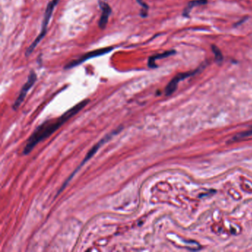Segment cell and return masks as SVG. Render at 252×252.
I'll list each match as a JSON object with an SVG mask.
<instances>
[{
  "instance_id": "5",
  "label": "cell",
  "mask_w": 252,
  "mask_h": 252,
  "mask_svg": "<svg viewBox=\"0 0 252 252\" xmlns=\"http://www.w3.org/2000/svg\"><path fill=\"white\" fill-rule=\"evenodd\" d=\"M36 73H35L33 70H31L30 72V73H29L28 78H27V81H26V83L23 85V87H22V90H21L20 91V93H19V96H18L17 99L16 100L14 105H13V109H14V110H17V109H19L20 105L22 104V103L23 102L24 100H25L28 91L30 90V89L33 86V85H34L35 82L36 81Z\"/></svg>"
},
{
  "instance_id": "9",
  "label": "cell",
  "mask_w": 252,
  "mask_h": 252,
  "mask_svg": "<svg viewBox=\"0 0 252 252\" xmlns=\"http://www.w3.org/2000/svg\"><path fill=\"white\" fill-rule=\"evenodd\" d=\"M206 3H207V0H194V1L190 2L188 4V5H187V7L186 8V9L184 10L183 15L184 17H188L189 14L191 10L194 7L197 5H206Z\"/></svg>"
},
{
  "instance_id": "2",
  "label": "cell",
  "mask_w": 252,
  "mask_h": 252,
  "mask_svg": "<svg viewBox=\"0 0 252 252\" xmlns=\"http://www.w3.org/2000/svg\"><path fill=\"white\" fill-rule=\"evenodd\" d=\"M59 2H60V0H51V1L48 3V5H47L46 10H45V15H44L42 23H41V31H40V33L38 35V36H37L36 38H35V39L33 41V42L32 43L31 45L29 46V48L27 49L26 52H25V56H26V57H28V56H30V55H31V53L34 51L35 48L37 47V45L39 44L40 41L43 39L44 37L46 35L47 31H48V24H49L50 21H51L53 11H54L56 5H57Z\"/></svg>"
},
{
  "instance_id": "8",
  "label": "cell",
  "mask_w": 252,
  "mask_h": 252,
  "mask_svg": "<svg viewBox=\"0 0 252 252\" xmlns=\"http://www.w3.org/2000/svg\"><path fill=\"white\" fill-rule=\"evenodd\" d=\"M176 53V51L174 50H171V51H166V52L163 53H159V54H155L154 56H152L149 58L148 59V67L149 68H157L158 65L156 64L155 61L157 59H164V58L169 57V56H172Z\"/></svg>"
},
{
  "instance_id": "3",
  "label": "cell",
  "mask_w": 252,
  "mask_h": 252,
  "mask_svg": "<svg viewBox=\"0 0 252 252\" xmlns=\"http://www.w3.org/2000/svg\"><path fill=\"white\" fill-rule=\"evenodd\" d=\"M114 49L115 47H107V48H99V49H97L95 50V51L86 53H85V54L81 55L78 59L70 61L68 64H67L64 66V68L65 69V70H69V69L73 68V67L80 65L82 63L85 62V61L87 60H90V59H93V58H96L98 57V56H104L105 54H107V53L112 51Z\"/></svg>"
},
{
  "instance_id": "1",
  "label": "cell",
  "mask_w": 252,
  "mask_h": 252,
  "mask_svg": "<svg viewBox=\"0 0 252 252\" xmlns=\"http://www.w3.org/2000/svg\"><path fill=\"white\" fill-rule=\"evenodd\" d=\"M89 101H90L88 99L84 100L81 102L78 103V104L75 105L73 107L67 110V112L64 113L62 115L58 118L52 121H48L41 124V126H39L27 140L26 146L23 150L24 154H29L32 151V149L35 147V145H37L39 142L42 141V140L48 138V137L51 136L67 120H69L70 118L77 114L79 111L81 110L88 104Z\"/></svg>"
},
{
  "instance_id": "4",
  "label": "cell",
  "mask_w": 252,
  "mask_h": 252,
  "mask_svg": "<svg viewBox=\"0 0 252 252\" xmlns=\"http://www.w3.org/2000/svg\"><path fill=\"white\" fill-rule=\"evenodd\" d=\"M122 129H123V127H118V129H116L115 130H114V131H112V132H111L110 133H109V134H107V135H105V136L104 137V138H102V139H101V140H99V141L98 142V143H96V145H94V146H93V148L91 149L90 150V151L88 152V153H87V155L85 156V159H84V161H82L81 162V164H80V166H78V168H77L76 169V170L75 171V172H73V174H72V175L70 176V177H69V179L68 180H67V181H66V183H64V186H62V188H61V191L62 189H64V186H66L67 185V183L69 182V180H70L71 178H72V177H73V175H74V174L75 173H76L77 172H78V169H80L81 167L82 166L84 165V164H85V163L87 162V161H88L90 159V158H92V157H93V155H94L95 154H96V153L97 152V151H98V149H99L100 147H101V146H102L103 144H104L105 143H106V142L108 141V140H109L111 139V138H112L113 136H114V135H117V134H118L119 132H121V131L122 130ZM60 191V192H61Z\"/></svg>"
},
{
  "instance_id": "6",
  "label": "cell",
  "mask_w": 252,
  "mask_h": 252,
  "mask_svg": "<svg viewBox=\"0 0 252 252\" xmlns=\"http://www.w3.org/2000/svg\"><path fill=\"white\" fill-rule=\"evenodd\" d=\"M200 70V68H198L195 70L189 71V72H181V73L177 74L176 76H174V78L171 80V81L169 82L167 86H166L165 89V94L166 96H170V95H172L176 90L177 85H178V83L180 81L183 80V79L186 78H189V77L192 76V75H195V74L198 73Z\"/></svg>"
},
{
  "instance_id": "7",
  "label": "cell",
  "mask_w": 252,
  "mask_h": 252,
  "mask_svg": "<svg viewBox=\"0 0 252 252\" xmlns=\"http://www.w3.org/2000/svg\"><path fill=\"white\" fill-rule=\"evenodd\" d=\"M98 4H99L100 8L101 11V15L100 17L99 21H98V27L101 30H104L106 25H107L109 16L111 15V13H112V8L108 3L105 2L104 1L99 0Z\"/></svg>"
},
{
  "instance_id": "12",
  "label": "cell",
  "mask_w": 252,
  "mask_h": 252,
  "mask_svg": "<svg viewBox=\"0 0 252 252\" xmlns=\"http://www.w3.org/2000/svg\"><path fill=\"white\" fill-rule=\"evenodd\" d=\"M251 135H252V130L246 131V132H240V133H238L237 135H236L235 138H234V139L239 140V139H240V138H246V137L251 136Z\"/></svg>"
},
{
  "instance_id": "10",
  "label": "cell",
  "mask_w": 252,
  "mask_h": 252,
  "mask_svg": "<svg viewBox=\"0 0 252 252\" xmlns=\"http://www.w3.org/2000/svg\"><path fill=\"white\" fill-rule=\"evenodd\" d=\"M212 48V51L214 53V56H215V59L217 62H222L223 60V56L222 53H221L220 50L217 48L215 45H212L211 46Z\"/></svg>"
},
{
  "instance_id": "11",
  "label": "cell",
  "mask_w": 252,
  "mask_h": 252,
  "mask_svg": "<svg viewBox=\"0 0 252 252\" xmlns=\"http://www.w3.org/2000/svg\"><path fill=\"white\" fill-rule=\"evenodd\" d=\"M136 1H137V2H138L142 8H143V9H142L141 11H140V17H147V15H148L147 11L149 10V6L144 2L143 1V0H136Z\"/></svg>"
}]
</instances>
